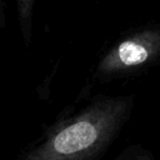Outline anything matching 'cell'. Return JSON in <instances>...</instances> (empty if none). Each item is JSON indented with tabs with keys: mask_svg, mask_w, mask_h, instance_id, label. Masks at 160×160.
Wrapping results in <instances>:
<instances>
[{
	"mask_svg": "<svg viewBox=\"0 0 160 160\" xmlns=\"http://www.w3.org/2000/svg\"><path fill=\"white\" fill-rule=\"evenodd\" d=\"M132 96L96 95L59 118L16 160H98L129 119Z\"/></svg>",
	"mask_w": 160,
	"mask_h": 160,
	"instance_id": "1",
	"label": "cell"
},
{
	"mask_svg": "<svg viewBox=\"0 0 160 160\" xmlns=\"http://www.w3.org/2000/svg\"><path fill=\"white\" fill-rule=\"evenodd\" d=\"M160 64V22L135 29L115 41L100 58L94 80L130 78Z\"/></svg>",
	"mask_w": 160,
	"mask_h": 160,
	"instance_id": "2",
	"label": "cell"
},
{
	"mask_svg": "<svg viewBox=\"0 0 160 160\" xmlns=\"http://www.w3.org/2000/svg\"><path fill=\"white\" fill-rule=\"evenodd\" d=\"M6 26V15H5V2L0 0V30H4Z\"/></svg>",
	"mask_w": 160,
	"mask_h": 160,
	"instance_id": "4",
	"label": "cell"
},
{
	"mask_svg": "<svg viewBox=\"0 0 160 160\" xmlns=\"http://www.w3.org/2000/svg\"><path fill=\"white\" fill-rule=\"evenodd\" d=\"M16 6V15L21 39L26 46H30L32 40V22L34 8L36 0H14Z\"/></svg>",
	"mask_w": 160,
	"mask_h": 160,
	"instance_id": "3",
	"label": "cell"
}]
</instances>
